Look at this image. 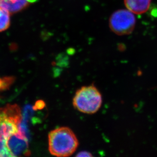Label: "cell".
Listing matches in <instances>:
<instances>
[{"mask_svg": "<svg viewBox=\"0 0 157 157\" xmlns=\"http://www.w3.org/2000/svg\"><path fill=\"white\" fill-rule=\"evenodd\" d=\"M78 145L77 137L69 128H58L51 131L48 134V150L53 156H71Z\"/></svg>", "mask_w": 157, "mask_h": 157, "instance_id": "obj_1", "label": "cell"}, {"mask_svg": "<svg viewBox=\"0 0 157 157\" xmlns=\"http://www.w3.org/2000/svg\"><path fill=\"white\" fill-rule=\"evenodd\" d=\"M6 142L12 157L29 156L31 155L28 140L21 129L16 133L8 137Z\"/></svg>", "mask_w": 157, "mask_h": 157, "instance_id": "obj_5", "label": "cell"}, {"mask_svg": "<svg viewBox=\"0 0 157 157\" xmlns=\"http://www.w3.org/2000/svg\"><path fill=\"white\" fill-rule=\"evenodd\" d=\"M12 157L6 142V139L0 138V157Z\"/></svg>", "mask_w": 157, "mask_h": 157, "instance_id": "obj_10", "label": "cell"}, {"mask_svg": "<svg viewBox=\"0 0 157 157\" xmlns=\"http://www.w3.org/2000/svg\"><path fill=\"white\" fill-rule=\"evenodd\" d=\"M151 0H124L127 9L134 14L144 13L150 8Z\"/></svg>", "mask_w": 157, "mask_h": 157, "instance_id": "obj_6", "label": "cell"}, {"mask_svg": "<svg viewBox=\"0 0 157 157\" xmlns=\"http://www.w3.org/2000/svg\"><path fill=\"white\" fill-rule=\"evenodd\" d=\"M76 156L77 157H92L93 155L89 151H82L79 153Z\"/></svg>", "mask_w": 157, "mask_h": 157, "instance_id": "obj_11", "label": "cell"}, {"mask_svg": "<svg viewBox=\"0 0 157 157\" xmlns=\"http://www.w3.org/2000/svg\"><path fill=\"white\" fill-rule=\"evenodd\" d=\"M22 113L17 104H8L0 108V138L7 139L21 129Z\"/></svg>", "mask_w": 157, "mask_h": 157, "instance_id": "obj_3", "label": "cell"}, {"mask_svg": "<svg viewBox=\"0 0 157 157\" xmlns=\"http://www.w3.org/2000/svg\"><path fill=\"white\" fill-rule=\"evenodd\" d=\"M110 30L117 35H127L133 31L136 18L133 13L128 9H121L113 12L109 21Z\"/></svg>", "mask_w": 157, "mask_h": 157, "instance_id": "obj_4", "label": "cell"}, {"mask_svg": "<svg viewBox=\"0 0 157 157\" xmlns=\"http://www.w3.org/2000/svg\"><path fill=\"white\" fill-rule=\"evenodd\" d=\"M37 0H0V6L10 13H15L26 7Z\"/></svg>", "mask_w": 157, "mask_h": 157, "instance_id": "obj_7", "label": "cell"}, {"mask_svg": "<svg viewBox=\"0 0 157 157\" xmlns=\"http://www.w3.org/2000/svg\"><path fill=\"white\" fill-rule=\"evenodd\" d=\"M15 80V77L12 76L0 77V92L8 90Z\"/></svg>", "mask_w": 157, "mask_h": 157, "instance_id": "obj_9", "label": "cell"}, {"mask_svg": "<svg viewBox=\"0 0 157 157\" xmlns=\"http://www.w3.org/2000/svg\"><path fill=\"white\" fill-rule=\"evenodd\" d=\"M101 92L94 85L82 86L76 92L73 105L78 111L85 114L97 113L102 105Z\"/></svg>", "mask_w": 157, "mask_h": 157, "instance_id": "obj_2", "label": "cell"}, {"mask_svg": "<svg viewBox=\"0 0 157 157\" xmlns=\"http://www.w3.org/2000/svg\"><path fill=\"white\" fill-rule=\"evenodd\" d=\"M10 12L0 6V32L7 30L10 24Z\"/></svg>", "mask_w": 157, "mask_h": 157, "instance_id": "obj_8", "label": "cell"}]
</instances>
